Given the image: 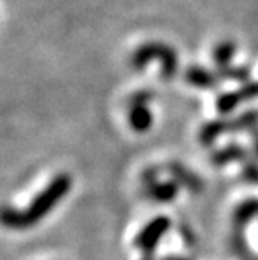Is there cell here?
<instances>
[{"mask_svg": "<svg viewBox=\"0 0 258 260\" xmlns=\"http://www.w3.org/2000/svg\"><path fill=\"white\" fill-rule=\"evenodd\" d=\"M72 188V178L67 173H59L49 181V185L24 210H15L5 207L2 212V222L5 226L14 230L30 229L47 217L54 208L60 203V200L67 195Z\"/></svg>", "mask_w": 258, "mask_h": 260, "instance_id": "6da1fadb", "label": "cell"}, {"mask_svg": "<svg viewBox=\"0 0 258 260\" xmlns=\"http://www.w3.org/2000/svg\"><path fill=\"white\" fill-rule=\"evenodd\" d=\"M159 59L161 60V74L166 81L173 79L178 73V56L174 49L159 42H148L141 46L133 56H131V66L134 69L141 71L144 66L150 64V60Z\"/></svg>", "mask_w": 258, "mask_h": 260, "instance_id": "7a4b0ae2", "label": "cell"}, {"mask_svg": "<svg viewBox=\"0 0 258 260\" xmlns=\"http://www.w3.org/2000/svg\"><path fill=\"white\" fill-rule=\"evenodd\" d=\"M169 229H171V218L166 217V215L155 217L151 222H148L142 226L139 234L136 235L134 245L144 253V257L151 258L153 252H155V248L158 247V243L163 240V237L168 234Z\"/></svg>", "mask_w": 258, "mask_h": 260, "instance_id": "3957f363", "label": "cell"}, {"mask_svg": "<svg viewBox=\"0 0 258 260\" xmlns=\"http://www.w3.org/2000/svg\"><path fill=\"white\" fill-rule=\"evenodd\" d=\"M146 186V197L150 200L156 202V203H169L176 198L178 191H179V185L174 180L169 181H153V183H148Z\"/></svg>", "mask_w": 258, "mask_h": 260, "instance_id": "277c9868", "label": "cell"}, {"mask_svg": "<svg viewBox=\"0 0 258 260\" xmlns=\"http://www.w3.org/2000/svg\"><path fill=\"white\" fill-rule=\"evenodd\" d=\"M255 217H258V200L256 198H248L241 202L237 210L233 212V229L235 235H243L245 226L248 225Z\"/></svg>", "mask_w": 258, "mask_h": 260, "instance_id": "5b68a950", "label": "cell"}, {"mask_svg": "<svg viewBox=\"0 0 258 260\" xmlns=\"http://www.w3.org/2000/svg\"><path fill=\"white\" fill-rule=\"evenodd\" d=\"M128 123L134 133H148L153 126V113L148 104H131Z\"/></svg>", "mask_w": 258, "mask_h": 260, "instance_id": "8992f818", "label": "cell"}, {"mask_svg": "<svg viewBox=\"0 0 258 260\" xmlns=\"http://www.w3.org/2000/svg\"><path fill=\"white\" fill-rule=\"evenodd\" d=\"M166 171L173 176V180L176 181L179 186H186L188 190L195 191V193H198V191L203 190V181L198 178V175H195L193 171L186 170L183 165L169 163Z\"/></svg>", "mask_w": 258, "mask_h": 260, "instance_id": "52a82bcc", "label": "cell"}, {"mask_svg": "<svg viewBox=\"0 0 258 260\" xmlns=\"http://www.w3.org/2000/svg\"><path fill=\"white\" fill-rule=\"evenodd\" d=\"M185 81L188 84L195 86V87H201V89H210V87H215L218 82V74H213L210 71L198 68V66H191V68L186 69L185 73Z\"/></svg>", "mask_w": 258, "mask_h": 260, "instance_id": "ba28073f", "label": "cell"}, {"mask_svg": "<svg viewBox=\"0 0 258 260\" xmlns=\"http://www.w3.org/2000/svg\"><path fill=\"white\" fill-rule=\"evenodd\" d=\"M225 133H230V119H225V118H219L215 121H210L206 123L203 128L200 129V143L205 146H210L213 145L216 140Z\"/></svg>", "mask_w": 258, "mask_h": 260, "instance_id": "9c48e42d", "label": "cell"}, {"mask_svg": "<svg viewBox=\"0 0 258 260\" xmlns=\"http://www.w3.org/2000/svg\"><path fill=\"white\" fill-rule=\"evenodd\" d=\"M246 156H248V151L245 148H241L238 145H228L213 153L211 161L218 165V167H223V165L232 161H245Z\"/></svg>", "mask_w": 258, "mask_h": 260, "instance_id": "30bf717a", "label": "cell"}, {"mask_svg": "<svg viewBox=\"0 0 258 260\" xmlns=\"http://www.w3.org/2000/svg\"><path fill=\"white\" fill-rule=\"evenodd\" d=\"M258 128V109H248L241 113L235 119H230V133L238 131H253Z\"/></svg>", "mask_w": 258, "mask_h": 260, "instance_id": "8fae6325", "label": "cell"}, {"mask_svg": "<svg viewBox=\"0 0 258 260\" xmlns=\"http://www.w3.org/2000/svg\"><path fill=\"white\" fill-rule=\"evenodd\" d=\"M240 103H243V98H241V94L238 91L223 92V94H219L216 99V109L219 114L225 116V114L233 113L235 109L238 108Z\"/></svg>", "mask_w": 258, "mask_h": 260, "instance_id": "7c38bea8", "label": "cell"}, {"mask_svg": "<svg viewBox=\"0 0 258 260\" xmlns=\"http://www.w3.org/2000/svg\"><path fill=\"white\" fill-rule=\"evenodd\" d=\"M235 56V44L233 42H222L213 51V59L218 64V68L230 66V60Z\"/></svg>", "mask_w": 258, "mask_h": 260, "instance_id": "4fadbf2b", "label": "cell"}, {"mask_svg": "<svg viewBox=\"0 0 258 260\" xmlns=\"http://www.w3.org/2000/svg\"><path fill=\"white\" fill-rule=\"evenodd\" d=\"M248 71L243 68H233V66H225L218 69V77L223 79H233V81H246L248 79Z\"/></svg>", "mask_w": 258, "mask_h": 260, "instance_id": "5bb4252c", "label": "cell"}, {"mask_svg": "<svg viewBox=\"0 0 258 260\" xmlns=\"http://www.w3.org/2000/svg\"><path fill=\"white\" fill-rule=\"evenodd\" d=\"M241 178L250 185H258V165L255 163H246L241 171Z\"/></svg>", "mask_w": 258, "mask_h": 260, "instance_id": "9a60e30c", "label": "cell"}, {"mask_svg": "<svg viewBox=\"0 0 258 260\" xmlns=\"http://www.w3.org/2000/svg\"><path fill=\"white\" fill-rule=\"evenodd\" d=\"M238 92L241 94L243 101H251V99L258 98V82H245L238 89Z\"/></svg>", "mask_w": 258, "mask_h": 260, "instance_id": "2e32d148", "label": "cell"}, {"mask_svg": "<svg viewBox=\"0 0 258 260\" xmlns=\"http://www.w3.org/2000/svg\"><path fill=\"white\" fill-rule=\"evenodd\" d=\"M151 98H153L151 91H138L133 94V98H131V104H148L151 101Z\"/></svg>", "mask_w": 258, "mask_h": 260, "instance_id": "e0dca14e", "label": "cell"}, {"mask_svg": "<svg viewBox=\"0 0 258 260\" xmlns=\"http://www.w3.org/2000/svg\"><path fill=\"white\" fill-rule=\"evenodd\" d=\"M251 136H253V153L258 158V128H255L253 131H251Z\"/></svg>", "mask_w": 258, "mask_h": 260, "instance_id": "ac0fdd59", "label": "cell"}, {"mask_svg": "<svg viewBox=\"0 0 258 260\" xmlns=\"http://www.w3.org/2000/svg\"><path fill=\"white\" fill-rule=\"evenodd\" d=\"M151 260V258H148ZM163 260H188V258H183V257H168V258H163Z\"/></svg>", "mask_w": 258, "mask_h": 260, "instance_id": "d6986e66", "label": "cell"}]
</instances>
